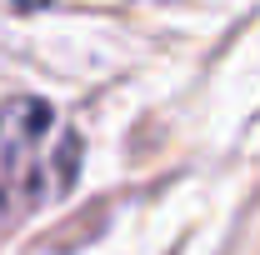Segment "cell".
I'll return each mask as SVG.
<instances>
[{"label": "cell", "instance_id": "1", "mask_svg": "<svg viewBox=\"0 0 260 255\" xmlns=\"http://www.w3.org/2000/svg\"><path fill=\"white\" fill-rule=\"evenodd\" d=\"M80 140L60 125L55 105L35 95L0 105V210L25 215L75 180Z\"/></svg>", "mask_w": 260, "mask_h": 255}, {"label": "cell", "instance_id": "2", "mask_svg": "<svg viewBox=\"0 0 260 255\" xmlns=\"http://www.w3.org/2000/svg\"><path fill=\"white\" fill-rule=\"evenodd\" d=\"M15 5H25V10H35V5H50V0H15Z\"/></svg>", "mask_w": 260, "mask_h": 255}]
</instances>
